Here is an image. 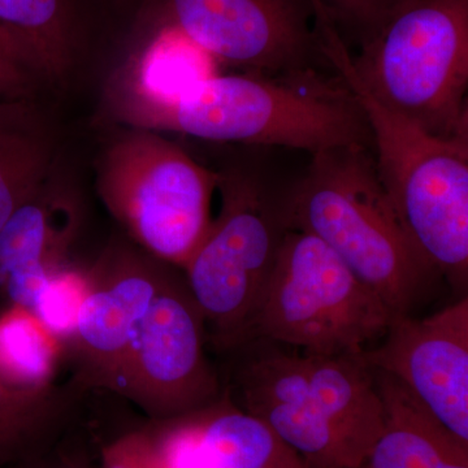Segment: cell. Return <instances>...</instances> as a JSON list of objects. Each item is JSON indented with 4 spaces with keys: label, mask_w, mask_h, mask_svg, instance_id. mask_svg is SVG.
I'll use <instances>...</instances> for the list:
<instances>
[{
    "label": "cell",
    "mask_w": 468,
    "mask_h": 468,
    "mask_svg": "<svg viewBox=\"0 0 468 468\" xmlns=\"http://www.w3.org/2000/svg\"><path fill=\"white\" fill-rule=\"evenodd\" d=\"M223 390L309 468H362L384 428L374 372L359 354L318 356L249 341L223 356Z\"/></svg>",
    "instance_id": "6da1fadb"
},
{
    "label": "cell",
    "mask_w": 468,
    "mask_h": 468,
    "mask_svg": "<svg viewBox=\"0 0 468 468\" xmlns=\"http://www.w3.org/2000/svg\"><path fill=\"white\" fill-rule=\"evenodd\" d=\"M146 131L314 154L345 146L371 149L362 107L337 72L212 75L171 103L129 117Z\"/></svg>",
    "instance_id": "7a4b0ae2"
},
{
    "label": "cell",
    "mask_w": 468,
    "mask_h": 468,
    "mask_svg": "<svg viewBox=\"0 0 468 468\" xmlns=\"http://www.w3.org/2000/svg\"><path fill=\"white\" fill-rule=\"evenodd\" d=\"M288 217L292 229L325 243L393 315L411 314L440 277L393 207L368 147L311 155L289 186Z\"/></svg>",
    "instance_id": "3957f363"
},
{
    "label": "cell",
    "mask_w": 468,
    "mask_h": 468,
    "mask_svg": "<svg viewBox=\"0 0 468 468\" xmlns=\"http://www.w3.org/2000/svg\"><path fill=\"white\" fill-rule=\"evenodd\" d=\"M318 27L326 60L365 112L378 180L403 226L437 273L466 291L468 135L439 137L388 110L356 79L350 48L323 12Z\"/></svg>",
    "instance_id": "277c9868"
},
{
    "label": "cell",
    "mask_w": 468,
    "mask_h": 468,
    "mask_svg": "<svg viewBox=\"0 0 468 468\" xmlns=\"http://www.w3.org/2000/svg\"><path fill=\"white\" fill-rule=\"evenodd\" d=\"M257 150L218 172L220 211L183 268L218 356L257 306L292 229V180L280 177Z\"/></svg>",
    "instance_id": "5b68a950"
},
{
    "label": "cell",
    "mask_w": 468,
    "mask_h": 468,
    "mask_svg": "<svg viewBox=\"0 0 468 468\" xmlns=\"http://www.w3.org/2000/svg\"><path fill=\"white\" fill-rule=\"evenodd\" d=\"M349 61L388 110L439 137L468 135V0H414Z\"/></svg>",
    "instance_id": "8992f818"
},
{
    "label": "cell",
    "mask_w": 468,
    "mask_h": 468,
    "mask_svg": "<svg viewBox=\"0 0 468 468\" xmlns=\"http://www.w3.org/2000/svg\"><path fill=\"white\" fill-rule=\"evenodd\" d=\"M392 316L325 243L291 229L257 306L220 356L255 340L318 356L359 354L383 337Z\"/></svg>",
    "instance_id": "52a82bcc"
},
{
    "label": "cell",
    "mask_w": 468,
    "mask_h": 468,
    "mask_svg": "<svg viewBox=\"0 0 468 468\" xmlns=\"http://www.w3.org/2000/svg\"><path fill=\"white\" fill-rule=\"evenodd\" d=\"M218 180L181 147L138 129L107 153L100 192L138 248L183 270L211 227Z\"/></svg>",
    "instance_id": "ba28073f"
},
{
    "label": "cell",
    "mask_w": 468,
    "mask_h": 468,
    "mask_svg": "<svg viewBox=\"0 0 468 468\" xmlns=\"http://www.w3.org/2000/svg\"><path fill=\"white\" fill-rule=\"evenodd\" d=\"M208 347L201 310L174 266L135 326L110 396L133 403L146 419L203 408L223 393Z\"/></svg>",
    "instance_id": "9c48e42d"
},
{
    "label": "cell",
    "mask_w": 468,
    "mask_h": 468,
    "mask_svg": "<svg viewBox=\"0 0 468 468\" xmlns=\"http://www.w3.org/2000/svg\"><path fill=\"white\" fill-rule=\"evenodd\" d=\"M155 26L184 33L215 61L268 75L332 72L314 0H153Z\"/></svg>",
    "instance_id": "30bf717a"
},
{
    "label": "cell",
    "mask_w": 468,
    "mask_h": 468,
    "mask_svg": "<svg viewBox=\"0 0 468 468\" xmlns=\"http://www.w3.org/2000/svg\"><path fill=\"white\" fill-rule=\"evenodd\" d=\"M172 267L134 242L113 243L90 266V288L66 346L72 380L110 394L135 326Z\"/></svg>",
    "instance_id": "8fae6325"
},
{
    "label": "cell",
    "mask_w": 468,
    "mask_h": 468,
    "mask_svg": "<svg viewBox=\"0 0 468 468\" xmlns=\"http://www.w3.org/2000/svg\"><path fill=\"white\" fill-rule=\"evenodd\" d=\"M381 344L362 351L460 441L468 443V298L427 318L393 315Z\"/></svg>",
    "instance_id": "7c38bea8"
},
{
    "label": "cell",
    "mask_w": 468,
    "mask_h": 468,
    "mask_svg": "<svg viewBox=\"0 0 468 468\" xmlns=\"http://www.w3.org/2000/svg\"><path fill=\"white\" fill-rule=\"evenodd\" d=\"M150 468H309L226 390L203 408L133 427Z\"/></svg>",
    "instance_id": "4fadbf2b"
},
{
    "label": "cell",
    "mask_w": 468,
    "mask_h": 468,
    "mask_svg": "<svg viewBox=\"0 0 468 468\" xmlns=\"http://www.w3.org/2000/svg\"><path fill=\"white\" fill-rule=\"evenodd\" d=\"M80 228L76 199L48 181L0 229V313L30 310L46 282L66 264Z\"/></svg>",
    "instance_id": "5bb4252c"
},
{
    "label": "cell",
    "mask_w": 468,
    "mask_h": 468,
    "mask_svg": "<svg viewBox=\"0 0 468 468\" xmlns=\"http://www.w3.org/2000/svg\"><path fill=\"white\" fill-rule=\"evenodd\" d=\"M372 372L384 428L362 468H468V443L445 430L396 378Z\"/></svg>",
    "instance_id": "9a60e30c"
},
{
    "label": "cell",
    "mask_w": 468,
    "mask_h": 468,
    "mask_svg": "<svg viewBox=\"0 0 468 468\" xmlns=\"http://www.w3.org/2000/svg\"><path fill=\"white\" fill-rule=\"evenodd\" d=\"M82 27V0H0V33L42 77L66 72Z\"/></svg>",
    "instance_id": "2e32d148"
},
{
    "label": "cell",
    "mask_w": 468,
    "mask_h": 468,
    "mask_svg": "<svg viewBox=\"0 0 468 468\" xmlns=\"http://www.w3.org/2000/svg\"><path fill=\"white\" fill-rule=\"evenodd\" d=\"M90 392L69 378L51 392L21 397L0 381V468L48 448L76 426Z\"/></svg>",
    "instance_id": "e0dca14e"
},
{
    "label": "cell",
    "mask_w": 468,
    "mask_h": 468,
    "mask_svg": "<svg viewBox=\"0 0 468 468\" xmlns=\"http://www.w3.org/2000/svg\"><path fill=\"white\" fill-rule=\"evenodd\" d=\"M154 27L129 73L128 119L171 103L196 82L215 75L217 61L184 33L169 26Z\"/></svg>",
    "instance_id": "ac0fdd59"
},
{
    "label": "cell",
    "mask_w": 468,
    "mask_h": 468,
    "mask_svg": "<svg viewBox=\"0 0 468 468\" xmlns=\"http://www.w3.org/2000/svg\"><path fill=\"white\" fill-rule=\"evenodd\" d=\"M66 346L33 311L11 306L0 313V381L21 397H39L57 387Z\"/></svg>",
    "instance_id": "d6986e66"
},
{
    "label": "cell",
    "mask_w": 468,
    "mask_h": 468,
    "mask_svg": "<svg viewBox=\"0 0 468 468\" xmlns=\"http://www.w3.org/2000/svg\"><path fill=\"white\" fill-rule=\"evenodd\" d=\"M50 155L29 104L0 106V229L46 183Z\"/></svg>",
    "instance_id": "ffe728a7"
},
{
    "label": "cell",
    "mask_w": 468,
    "mask_h": 468,
    "mask_svg": "<svg viewBox=\"0 0 468 468\" xmlns=\"http://www.w3.org/2000/svg\"><path fill=\"white\" fill-rule=\"evenodd\" d=\"M90 282V266L68 263L50 276L30 307L34 315L57 335L64 346L75 332L77 318Z\"/></svg>",
    "instance_id": "44dd1931"
},
{
    "label": "cell",
    "mask_w": 468,
    "mask_h": 468,
    "mask_svg": "<svg viewBox=\"0 0 468 468\" xmlns=\"http://www.w3.org/2000/svg\"><path fill=\"white\" fill-rule=\"evenodd\" d=\"M414 0H315L347 48H359Z\"/></svg>",
    "instance_id": "7402d4cb"
},
{
    "label": "cell",
    "mask_w": 468,
    "mask_h": 468,
    "mask_svg": "<svg viewBox=\"0 0 468 468\" xmlns=\"http://www.w3.org/2000/svg\"><path fill=\"white\" fill-rule=\"evenodd\" d=\"M81 420L48 448L7 468H98V449L94 454Z\"/></svg>",
    "instance_id": "603a6c76"
},
{
    "label": "cell",
    "mask_w": 468,
    "mask_h": 468,
    "mask_svg": "<svg viewBox=\"0 0 468 468\" xmlns=\"http://www.w3.org/2000/svg\"><path fill=\"white\" fill-rule=\"evenodd\" d=\"M39 79L42 76L0 33V106L29 104Z\"/></svg>",
    "instance_id": "cb8c5ba5"
},
{
    "label": "cell",
    "mask_w": 468,
    "mask_h": 468,
    "mask_svg": "<svg viewBox=\"0 0 468 468\" xmlns=\"http://www.w3.org/2000/svg\"><path fill=\"white\" fill-rule=\"evenodd\" d=\"M98 468H150L144 460L133 427L98 445Z\"/></svg>",
    "instance_id": "d4e9b609"
}]
</instances>
